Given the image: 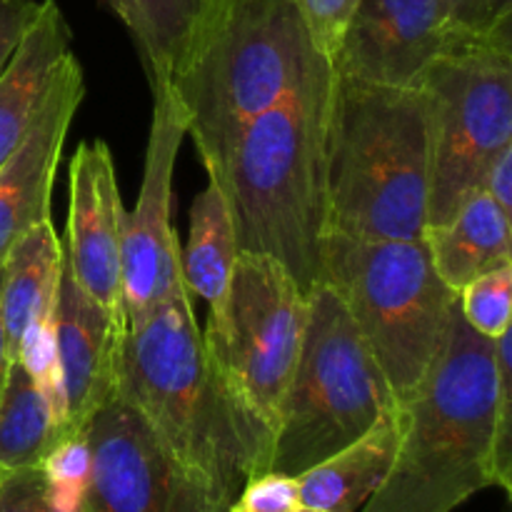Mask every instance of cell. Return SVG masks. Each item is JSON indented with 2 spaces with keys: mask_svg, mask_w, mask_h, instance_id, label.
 I'll list each match as a JSON object with an SVG mask.
<instances>
[{
  "mask_svg": "<svg viewBox=\"0 0 512 512\" xmlns=\"http://www.w3.org/2000/svg\"><path fill=\"white\" fill-rule=\"evenodd\" d=\"M118 395L228 512L253 475L268 473L273 440L225 385L183 273L165 298L125 328Z\"/></svg>",
  "mask_w": 512,
  "mask_h": 512,
  "instance_id": "cell-1",
  "label": "cell"
},
{
  "mask_svg": "<svg viewBox=\"0 0 512 512\" xmlns=\"http://www.w3.org/2000/svg\"><path fill=\"white\" fill-rule=\"evenodd\" d=\"M333 63L320 58L288 93L240 130L213 175L240 253L280 260L303 295L323 280L325 130Z\"/></svg>",
  "mask_w": 512,
  "mask_h": 512,
  "instance_id": "cell-2",
  "label": "cell"
},
{
  "mask_svg": "<svg viewBox=\"0 0 512 512\" xmlns=\"http://www.w3.org/2000/svg\"><path fill=\"white\" fill-rule=\"evenodd\" d=\"M428 195L423 88H385L335 75L325 130V235L423 238Z\"/></svg>",
  "mask_w": 512,
  "mask_h": 512,
  "instance_id": "cell-3",
  "label": "cell"
},
{
  "mask_svg": "<svg viewBox=\"0 0 512 512\" xmlns=\"http://www.w3.org/2000/svg\"><path fill=\"white\" fill-rule=\"evenodd\" d=\"M320 58L295 0L205 3L168 83L208 178L240 130Z\"/></svg>",
  "mask_w": 512,
  "mask_h": 512,
  "instance_id": "cell-4",
  "label": "cell"
},
{
  "mask_svg": "<svg viewBox=\"0 0 512 512\" xmlns=\"http://www.w3.org/2000/svg\"><path fill=\"white\" fill-rule=\"evenodd\" d=\"M403 410L393 468L360 512H453L480 490L498 488L495 343L475 333L460 310L438 360Z\"/></svg>",
  "mask_w": 512,
  "mask_h": 512,
  "instance_id": "cell-5",
  "label": "cell"
},
{
  "mask_svg": "<svg viewBox=\"0 0 512 512\" xmlns=\"http://www.w3.org/2000/svg\"><path fill=\"white\" fill-rule=\"evenodd\" d=\"M320 283L343 300L395 400L405 403L438 360L458 313V293L440 280L425 238L325 235Z\"/></svg>",
  "mask_w": 512,
  "mask_h": 512,
  "instance_id": "cell-6",
  "label": "cell"
},
{
  "mask_svg": "<svg viewBox=\"0 0 512 512\" xmlns=\"http://www.w3.org/2000/svg\"><path fill=\"white\" fill-rule=\"evenodd\" d=\"M398 403L348 308L328 283L305 295V330L273 430L268 470L298 478L368 433Z\"/></svg>",
  "mask_w": 512,
  "mask_h": 512,
  "instance_id": "cell-7",
  "label": "cell"
},
{
  "mask_svg": "<svg viewBox=\"0 0 512 512\" xmlns=\"http://www.w3.org/2000/svg\"><path fill=\"white\" fill-rule=\"evenodd\" d=\"M430 123L428 225H443L512 145V35L450 38L423 83Z\"/></svg>",
  "mask_w": 512,
  "mask_h": 512,
  "instance_id": "cell-8",
  "label": "cell"
},
{
  "mask_svg": "<svg viewBox=\"0 0 512 512\" xmlns=\"http://www.w3.org/2000/svg\"><path fill=\"white\" fill-rule=\"evenodd\" d=\"M305 295L280 260L238 253L223 315L203 338L235 403L273 440L280 405L298 363Z\"/></svg>",
  "mask_w": 512,
  "mask_h": 512,
  "instance_id": "cell-9",
  "label": "cell"
},
{
  "mask_svg": "<svg viewBox=\"0 0 512 512\" xmlns=\"http://www.w3.org/2000/svg\"><path fill=\"white\" fill-rule=\"evenodd\" d=\"M83 435L90 475L80 512H228L118 393Z\"/></svg>",
  "mask_w": 512,
  "mask_h": 512,
  "instance_id": "cell-10",
  "label": "cell"
},
{
  "mask_svg": "<svg viewBox=\"0 0 512 512\" xmlns=\"http://www.w3.org/2000/svg\"><path fill=\"white\" fill-rule=\"evenodd\" d=\"M153 93L148 148L138 203L125 218L123 233V310L125 320L148 313L180 278V238L173 223V178L188 128L170 83Z\"/></svg>",
  "mask_w": 512,
  "mask_h": 512,
  "instance_id": "cell-11",
  "label": "cell"
},
{
  "mask_svg": "<svg viewBox=\"0 0 512 512\" xmlns=\"http://www.w3.org/2000/svg\"><path fill=\"white\" fill-rule=\"evenodd\" d=\"M448 45L440 0H360L330 63L340 78L420 88Z\"/></svg>",
  "mask_w": 512,
  "mask_h": 512,
  "instance_id": "cell-12",
  "label": "cell"
},
{
  "mask_svg": "<svg viewBox=\"0 0 512 512\" xmlns=\"http://www.w3.org/2000/svg\"><path fill=\"white\" fill-rule=\"evenodd\" d=\"M125 205L105 140H83L68 170L65 270L95 303L123 313Z\"/></svg>",
  "mask_w": 512,
  "mask_h": 512,
  "instance_id": "cell-13",
  "label": "cell"
},
{
  "mask_svg": "<svg viewBox=\"0 0 512 512\" xmlns=\"http://www.w3.org/2000/svg\"><path fill=\"white\" fill-rule=\"evenodd\" d=\"M83 98V65L68 53L55 70L33 128L0 168V265L28 230L43 220H53L50 203L55 173Z\"/></svg>",
  "mask_w": 512,
  "mask_h": 512,
  "instance_id": "cell-14",
  "label": "cell"
},
{
  "mask_svg": "<svg viewBox=\"0 0 512 512\" xmlns=\"http://www.w3.org/2000/svg\"><path fill=\"white\" fill-rule=\"evenodd\" d=\"M128 320L95 303L63 265L55 305V350L65 398L68 435H83L100 405L118 393L120 345Z\"/></svg>",
  "mask_w": 512,
  "mask_h": 512,
  "instance_id": "cell-15",
  "label": "cell"
},
{
  "mask_svg": "<svg viewBox=\"0 0 512 512\" xmlns=\"http://www.w3.org/2000/svg\"><path fill=\"white\" fill-rule=\"evenodd\" d=\"M68 53H73V30L60 5L43 0L38 18L0 75V168L33 128L55 70Z\"/></svg>",
  "mask_w": 512,
  "mask_h": 512,
  "instance_id": "cell-16",
  "label": "cell"
},
{
  "mask_svg": "<svg viewBox=\"0 0 512 512\" xmlns=\"http://www.w3.org/2000/svg\"><path fill=\"white\" fill-rule=\"evenodd\" d=\"M403 428V403H395L368 433L295 478L300 505L323 512H360L388 478Z\"/></svg>",
  "mask_w": 512,
  "mask_h": 512,
  "instance_id": "cell-17",
  "label": "cell"
},
{
  "mask_svg": "<svg viewBox=\"0 0 512 512\" xmlns=\"http://www.w3.org/2000/svg\"><path fill=\"white\" fill-rule=\"evenodd\" d=\"M63 265V243L53 220H43L28 230L5 258L0 313L13 360L28 328L55 320Z\"/></svg>",
  "mask_w": 512,
  "mask_h": 512,
  "instance_id": "cell-18",
  "label": "cell"
},
{
  "mask_svg": "<svg viewBox=\"0 0 512 512\" xmlns=\"http://www.w3.org/2000/svg\"><path fill=\"white\" fill-rule=\"evenodd\" d=\"M423 238L440 280L455 293L478 275L512 263V218L483 190H475L448 223L425 228Z\"/></svg>",
  "mask_w": 512,
  "mask_h": 512,
  "instance_id": "cell-19",
  "label": "cell"
},
{
  "mask_svg": "<svg viewBox=\"0 0 512 512\" xmlns=\"http://www.w3.org/2000/svg\"><path fill=\"white\" fill-rule=\"evenodd\" d=\"M238 253L223 190L208 180L190 205L188 243L180 245V273L190 293L208 303V323L223 315Z\"/></svg>",
  "mask_w": 512,
  "mask_h": 512,
  "instance_id": "cell-20",
  "label": "cell"
},
{
  "mask_svg": "<svg viewBox=\"0 0 512 512\" xmlns=\"http://www.w3.org/2000/svg\"><path fill=\"white\" fill-rule=\"evenodd\" d=\"M208 0H108L133 40L150 88L168 83Z\"/></svg>",
  "mask_w": 512,
  "mask_h": 512,
  "instance_id": "cell-21",
  "label": "cell"
},
{
  "mask_svg": "<svg viewBox=\"0 0 512 512\" xmlns=\"http://www.w3.org/2000/svg\"><path fill=\"white\" fill-rule=\"evenodd\" d=\"M65 440L63 425L20 363L10 365L0 395V475L33 468Z\"/></svg>",
  "mask_w": 512,
  "mask_h": 512,
  "instance_id": "cell-22",
  "label": "cell"
},
{
  "mask_svg": "<svg viewBox=\"0 0 512 512\" xmlns=\"http://www.w3.org/2000/svg\"><path fill=\"white\" fill-rule=\"evenodd\" d=\"M458 310L465 323L488 340L510 330L512 320V263H503L470 280L458 293Z\"/></svg>",
  "mask_w": 512,
  "mask_h": 512,
  "instance_id": "cell-23",
  "label": "cell"
},
{
  "mask_svg": "<svg viewBox=\"0 0 512 512\" xmlns=\"http://www.w3.org/2000/svg\"><path fill=\"white\" fill-rule=\"evenodd\" d=\"M43 478L48 483L50 498L60 512H80L83 495L88 488L90 453L85 435L65 438L50 450L40 463Z\"/></svg>",
  "mask_w": 512,
  "mask_h": 512,
  "instance_id": "cell-24",
  "label": "cell"
},
{
  "mask_svg": "<svg viewBox=\"0 0 512 512\" xmlns=\"http://www.w3.org/2000/svg\"><path fill=\"white\" fill-rule=\"evenodd\" d=\"M495 343V438L493 463L498 488L512 493V333Z\"/></svg>",
  "mask_w": 512,
  "mask_h": 512,
  "instance_id": "cell-25",
  "label": "cell"
},
{
  "mask_svg": "<svg viewBox=\"0 0 512 512\" xmlns=\"http://www.w3.org/2000/svg\"><path fill=\"white\" fill-rule=\"evenodd\" d=\"M305 20L310 40L323 58L333 60L340 35L360 0H295Z\"/></svg>",
  "mask_w": 512,
  "mask_h": 512,
  "instance_id": "cell-26",
  "label": "cell"
},
{
  "mask_svg": "<svg viewBox=\"0 0 512 512\" xmlns=\"http://www.w3.org/2000/svg\"><path fill=\"white\" fill-rule=\"evenodd\" d=\"M298 505V480L268 470L243 485L230 512H295Z\"/></svg>",
  "mask_w": 512,
  "mask_h": 512,
  "instance_id": "cell-27",
  "label": "cell"
},
{
  "mask_svg": "<svg viewBox=\"0 0 512 512\" xmlns=\"http://www.w3.org/2000/svg\"><path fill=\"white\" fill-rule=\"evenodd\" d=\"M0 512H60L40 465L0 475Z\"/></svg>",
  "mask_w": 512,
  "mask_h": 512,
  "instance_id": "cell-28",
  "label": "cell"
},
{
  "mask_svg": "<svg viewBox=\"0 0 512 512\" xmlns=\"http://www.w3.org/2000/svg\"><path fill=\"white\" fill-rule=\"evenodd\" d=\"M38 0H0V75L40 13Z\"/></svg>",
  "mask_w": 512,
  "mask_h": 512,
  "instance_id": "cell-29",
  "label": "cell"
},
{
  "mask_svg": "<svg viewBox=\"0 0 512 512\" xmlns=\"http://www.w3.org/2000/svg\"><path fill=\"white\" fill-rule=\"evenodd\" d=\"M488 193L495 203L500 205L503 213L512 218V145L500 150L485 168L483 178H480V188Z\"/></svg>",
  "mask_w": 512,
  "mask_h": 512,
  "instance_id": "cell-30",
  "label": "cell"
},
{
  "mask_svg": "<svg viewBox=\"0 0 512 512\" xmlns=\"http://www.w3.org/2000/svg\"><path fill=\"white\" fill-rule=\"evenodd\" d=\"M450 38H473L475 0H440Z\"/></svg>",
  "mask_w": 512,
  "mask_h": 512,
  "instance_id": "cell-31",
  "label": "cell"
},
{
  "mask_svg": "<svg viewBox=\"0 0 512 512\" xmlns=\"http://www.w3.org/2000/svg\"><path fill=\"white\" fill-rule=\"evenodd\" d=\"M0 285H3V265H0ZM13 365L8 350V338H5V325H3V313H0V395H3L5 380H8V370Z\"/></svg>",
  "mask_w": 512,
  "mask_h": 512,
  "instance_id": "cell-32",
  "label": "cell"
},
{
  "mask_svg": "<svg viewBox=\"0 0 512 512\" xmlns=\"http://www.w3.org/2000/svg\"><path fill=\"white\" fill-rule=\"evenodd\" d=\"M295 512H323V510H315V508H305V505H298V510Z\"/></svg>",
  "mask_w": 512,
  "mask_h": 512,
  "instance_id": "cell-33",
  "label": "cell"
}]
</instances>
